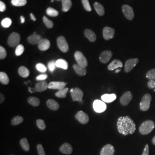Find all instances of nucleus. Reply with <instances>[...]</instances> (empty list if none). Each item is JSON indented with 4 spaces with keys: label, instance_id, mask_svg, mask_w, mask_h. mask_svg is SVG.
<instances>
[{
    "label": "nucleus",
    "instance_id": "f257e3e1",
    "mask_svg": "<svg viewBox=\"0 0 155 155\" xmlns=\"http://www.w3.org/2000/svg\"><path fill=\"white\" fill-rule=\"evenodd\" d=\"M117 127L118 132L124 136L132 134L136 129L133 120L128 116L119 117L117 120Z\"/></svg>",
    "mask_w": 155,
    "mask_h": 155
},
{
    "label": "nucleus",
    "instance_id": "f03ea898",
    "mask_svg": "<svg viewBox=\"0 0 155 155\" xmlns=\"http://www.w3.org/2000/svg\"><path fill=\"white\" fill-rule=\"evenodd\" d=\"M155 122L151 120H147L143 122L139 127V132L141 134L147 135L155 129Z\"/></svg>",
    "mask_w": 155,
    "mask_h": 155
},
{
    "label": "nucleus",
    "instance_id": "7ed1b4c3",
    "mask_svg": "<svg viewBox=\"0 0 155 155\" xmlns=\"http://www.w3.org/2000/svg\"><path fill=\"white\" fill-rule=\"evenodd\" d=\"M152 97L150 94H145L143 97L140 104V109L141 111H146L150 109Z\"/></svg>",
    "mask_w": 155,
    "mask_h": 155
},
{
    "label": "nucleus",
    "instance_id": "20e7f679",
    "mask_svg": "<svg viewBox=\"0 0 155 155\" xmlns=\"http://www.w3.org/2000/svg\"><path fill=\"white\" fill-rule=\"evenodd\" d=\"M74 58L75 59V61L77 62L78 65L81 66L83 67L84 68H86L88 65V62L84 56L82 52L81 51H76L74 54Z\"/></svg>",
    "mask_w": 155,
    "mask_h": 155
},
{
    "label": "nucleus",
    "instance_id": "39448f33",
    "mask_svg": "<svg viewBox=\"0 0 155 155\" xmlns=\"http://www.w3.org/2000/svg\"><path fill=\"white\" fill-rule=\"evenodd\" d=\"M20 40L21 38L19 33L13 32L9 35L8 39V44L11 47H15L19 45Z\"/></svg>",
    "mask_w": 155,
    "mask_h": 155
},
{
    "label": "nucleus",
    "instance_id": "423d86ee",
    "mask_svg": "<svg viewBox=\"0 0 155 155\" xmlns=\"http://www.w3.org/2000/svg\"><path fill=\"white\" fill-rule=\"evenodd\" d=\"M57 45L60 50L64 53L67 52L69 50L68 45L65 38L63 36H59L57 39Z\"/></svg>",
    "mask_w": 155,
    "mask_h": 155
},
{
    "label": "nucleus",
    "instance_id": "0eeeda50",
    "mask_svg": "<svg viewBox=\"0 0 155 155\" xmlns=\"http://www.w3.org/2000/svg\"><path fill=\"white\" fill-rule=\"evenodd\" d=\"M107 106L105 103L101 100H95L93 102V109L96 113H101L106 110Z\"/></svg>",
    "mask_w": 155,
    "mask_h": 155
},
{
    "label": "nucleus",
    "instance_id": "6e6552de",
    "mask_svg": "<svg viewBox=\"0 0 155 155\" xmlns=\"http://www.w3.org/2000/svg\"><path fill=\"white\" fill-rule=\"evenodd\" d=\"M122 12L124 16L129 20H132L134 16L133 9L131 6L128 5H124L122 6Z\"/></svg>",
    "mask_w": 155,
    "mask_h": 155
},
{
    "label": "nucleus",
    "instance_id": "1a4fd4ad",
    "mask_svg": "<svg viewBox=\"0 0 155 155\" xmlns=\"http://www.w3.org/2000/svg\"><path fill=\"white\" fill-rule=\"evenodd\" d=\"M139 59L137 58L128 59L125 62V71L126 72H130L134 68V67L137 65V64L139 63Z\"/></svg>",
    "mask_w": 155,
    "mask_h": 155
},
{
    "label": "nucleus",
    "instance_id": "9d476101",
    "mask_svg": "<svg viewBox=\"0 0 155 155\" xmlns=\"http://www.w3.org/2000/svg\"><path fill=\"white\" fill-rule=\"evenodd\" d=\"M75 118L82 124H86L89 121V116L83 111H79L75 116Z\"/></svg>",
    "mask_w": 155,
    "mask_h": 155
},
{
    "label": "nucleus",
    "instance_id": "9b49d317",
    "mask_svg": "<svg viewBox=\"0 0 155 155\" xmlns=\"http://www.w3.org/2000/svg\"><path fill=\"white\" fill-rule=\"evenodd\" d=\"M71 95L73 101H82L83 97V92L78 87L74 88V90L71 93Z\"/></svg>",
    "mask_w": 155,
    "mask_h": 155
},
{
    "label": "nucleus",
    "instance_id": "f8f14e48",
    "mask_svg": "<svg viewBox=\"0 0 155 155\" xmlns=\"http://www.w3.org/2000/svg\"><path fill=\"white\" fill-rule=\"evenodd\" d=\"M133 98V95L131 92L126 91L120 98V103L122 105L127 106L130 103Z\"/></svg>",
    "mask_w": 155,
    "mask_h": 155
},
{
    "label": "nucleus",
    "instance_id": "ddd939ff",
    "mask_svg": "<svg viewBox=\"0 0 155 155\" xmlns=\"http://www.w3.org/2000/svg\"><path fill=\"white\" fill-rule=\"evenodd\" d=\"M103 37L106 40H109L113 39L114 36L115 31L113 28L105 27L103 29Z\"/></svg>",
    "mask_w": 155,
    "mask_h": 155
},
{
    "label": "nucleus",
    "instance_id": "4468645a",
    "mask_svg": "<svg viewBox=\"0 0 155 155\" xmlns=\"http://www.w3.org/2000/svg\"><path fill=\"white\" fill-rule=\"evenodd\" d=\"M114 147L111 144H107L102 148L100 155H114Z\"/></svg>",
    "mask_w": 155,
    "mask_h": 155
},
{
    "label": "nucleus",
    "instance_id": "2eb2a0df",
    "mask_svg": "<svg viewBox=\"0 0 155 155\" xmlns=\"http://www.w3.org/2000/svg\"><path fill=\"white\" fill-rule=\"evenodd\" d=\"M113 55L111 51H105L102 52L100 56V61L102 63H107L110 61Z\"/></svg>",
    "mask_w": 155,
    "mask_h": 155
},
{
    "label": "nucleus",
    "instance_id": "dca6fc26",
    "mask_svg": "<svg viewBox=\"0 0 155 155\" xmlns=\"http://www.w3.org/2000/svg\"><path fill=\"white\" fill-rule=\"evenodd\" d=\"M66 84L64 82H51L48 83V89L59 90L66 87Z\"/></svg>",
    "mask_w": 155,
    "mask_h": 155
},
{
    "label": "nucleus",
    "instance_id": "f3484780",
    "mask_svg": "<svg viewBox=\"0 0 155 155\" xmlns=\"http://www.w3.org/2000/svg\"><path fill=\"white\" fill-rule=\"evenodd\" d=\"M43 39L40 35H38L36 32L29 36L27 38L28 42L32 45H38L40 41Z\"/></svg>",
    "mask_w": 155,
    "mask_h": 155
},
{
    "label": "nucleus",
    "instance_id": "a211bd4d",
    "mask_svg": "<svg viewBox=\"0 0 155 155\" xmlns=\"http://www.w3.org/2000/svg\"><path fill=\"white\" fill-rule=\"evenodd\" d=\"M48 88V83L46 81H40L35 84V90L37 92H43Z\"/></svg>",
    "mask_w": 155,
    "mask_h": 155
},
{
    "label": "nucleus",
    "instance_id": "6ab92c4d",
    "mask_svg": "<svg viewBox=\"0 0 155 155\" xmlns=\"http://www.w3.org/2000/svg\"><path fill=\"white\" fill-rule=\"evenodd\" d=\"M38 48L40 50L42 51H45L50 48V41L49 40L47 39H42L38 44Z\"/></svg>",
    "mask_w": 155,
    "mask_h": 155
},
{
    "label": "nucleus",
    "instance_id": "aec40b11",
    "mask_svg": "<svg viewBox=\"0 0 155 155\" xmlns=\"http://www.w3.org/2000/svg\"><path fill=\"white\" fill-rule=\"evenodd\" d=\"M59 151L66 155H70L72 152V147L69 143H64L59 148Z\"/></svg>",
    "mask_w": 155,
    "mask_h": 155
},
{
    "label": "nucleus",
    "instance_id": "412c9836",
    "mask_svg": "<svg viewBox=\"0 0 155 155\" xmlns=\"http://www.w3.org/2000/svg\"><path fill=\"white\" fill-rule=\"evenodd\" d=\"M122 67H123V64L122 61L118 59H115L111 62L109 65L107 67V68L110 71H113L116 69H118V68H121Z\"/></svg>",
    "mask_w": 155,
    "mask_h": 155
},
{
    "label": "nucleus",
    "instance_id": "4be33fe9",
    "mask_svg": "<svg viewBox=\"0 0 155 155\" xmlns=\"http://www.w3.org/2000/svg\"><path fill=\"white\" fill-rule=\"evenodd\" d=\"M84 34L85 37L88 39L91 42L95 41L97 39V36L92 30L86 29L84 32Z\"/></svg>",
    "mask_w": 155,
    "mask_h": 155
},
{
    "label": "nucleus",
    "instance_id": "5701e85b",
    "mask_svg": "<svg viewBox=\"0 0 155 155\" xmlns=\"http://www.w3.org/2000/svg\"><path fill=\"white\" fill-rule=\"evenodd\" d=\"M117 98V95L115 94H106L102 95L101 99L105 103H111L115 101Z\"/></svg>",
    "mask_w": 155,
    "mask_h": 155
},
{
    "label": "nucleus",
    "instance_id": "b1692460",
    "mask_svg": "<svg viewBox=\"0 0 155 155\" xmlns=\"http://www.w3.org/2000/svg\"><path fill=\"white\" fill-rule=\"evenodd\" d=\"M73 68L75 72L79 76H84L86 74V68L81 66L78 64H75L73 65Z\"/></svg>",
    "mask_w": 155,
    "mask_h": 155
},
{
    "label": "nucleus",
    "instance_id": "393cba45",
    "mask_svg": "<svg viewBox=\"0 0 155 155\" xmlns=\"http://www.w3.org/2000/svg\"><path fill=\"white\" fill-rule=\"evenodd\" d=\"M47 106L52 110H58L59 109V104L55 100L50 99L47 101Z\"/></svg>",
    "mask_w": 155,
    "mask_h": 155
},
{
    "label": "nucleus",
    "instance_id": "a878e982",
    "mask_svg": "<svg viewBox=\"0 0 155 155\" xmlns=\"http://www.w3.org/2000/svg\"><path fill=\"white\" fill-rule=\"evenodd\" d=\"M94 7L95 11L100 16H103L105 15V9L104 7L99 2H95Z\"/></svg>",
    "mask_w": 155,
    "mask_h": 155
},
{
    "label": "nucleus",
    "instance_id": "bb28decb",
    "mask_svg": "<svg viewBox=\"0 0 155 155\" xmlns=\"http://www.w3.org/2000/svg\"><path fill=\"white\" fill-rule=\"evenodd\" d=\"M61 3L62 11L64 12L68 11L72 6V2L71 0H61Z\"/></svg>",
    "mask_w": 155,
    "mask_h": 155
},
{
    "label": "nucleus",
    "instance_id": "cd10ccee",
    "mask_svg": "<svg viewBox=\"0 0 155 155\" xmlns=\"http://www.w3.org/2000/svg\"><path fill=\"white\" fill-rule=\"evenodd\" d=\"M18 73L22 78L28 77L30 74L28 68L24 66H21L19 67L18 70Z\"/></svg>",
    "mask_w": 155,
    "mask_h": 155
},
{
    "label": "nucleus",
    "instance_id": "c85d7f7f",
    "mask_svg": "<svg viewBox=\"0 0 155 155\" xmlns=\"http://www.w3.org/2000/svg\"><path fill=\"white\" fill-rule=\"evenodd\" d=\"M56 66L58 68H63L64 70H67L68 68V63L66 61L60 59L56 61Z\"/></svg>",
    "mask_w": 155,
    "mask_h": 155
},
{
    "label": "nucleus",
    "instance_id": "c756f323",
    "mask_svg": "<svg viewBox=\"0 0 155 155\" xmlns=\"http://www.w3.org/2000/svg\"><path fill=\"white\" fill-rule=\"evenodd\" d=\"M28 102L32 106L37 107L40 105V101L39 98L35 97H30L28 98Z\"/></svg>",
    "mask_w": 155,
    "mask_h": 155
},
{
    "label": "nucleus",
    "instance_id": "7c9ffc66",
    "mask_svg": "<svg viewBox=\"0 0 155 155\" xmlns=\"http://www.w3.org/2000/svg\"><path fill=\"white\" fill-rule=\"evenodd\" d=\"M0 82L2 84L5 85L9 83V79L5 72H0Z\"/></svg>",
    "mask_w": 155,
    "mask_h": 155
},
{
    "label": "nucleus",
    "instance_id": "2f4dec72",
    "mask_svg": "<svg viewBox=\"0 0 155 155\" xmlns=\"http://www.w3.org/2000/svg\"><path fill=\"white\" fill-rule=\"evenodd\" d=\"M68 91V88L64 87L63 89L59 90L55 93V96L58 98H64L66 97L67 93Z\"/></svg>",
    "mask_w": 155,
    "mask_h": 155
},
{
    "label": "nucleus",
    "instance_id": "473e14b6",
    "mask_svg": "<svg viewBox=\"0 0 155 155\" xmlns=\"http://www.w3.org/2000/svg\"><path fill=\"white\" fill-rule=\"evenodd\" d=\"M20 145H21L22 150H25V152H28L29 150L30 147H29V145L28 143L27 139H25V138L21 139L20 141Z\"/></svg>",
    "mask_w": 155,
    "mask_h": 155
},
{
    "label": "nucleus",
    "instance_id": "72a5a7b5",
    "mask_svg": "<svg viewBox=\"0 0 155 155\" xmlns=\"http://www.w3.org/2000/svg\"><path fill=\"white\" fill-rule=\"evenodd\" d=\"M24 121V119L22 117L17 116L15 117H13L11 120V124L12 125H18L19 124H20L21 123H22Z\"/></svg>",
    "mask_w": 155,
    "mask_h": 155
},
{
    "label": "nucleus",
    "instance_id": "f704fd0d",
    "mask_svg": "<svg viewBox=\"0 0 155 155\" xmlns=\"http://www.w3.org/2000/svg\"><path fill=\"white\" fill-rule=\"evenodd\" d=\"M27 0H12L11 3L13 5L16 6H22L27 4Z\"/></svg>",
    "mask_w": 155,
    "mask_h": 155
},
{
    "label": "nucleus",
    "instance_id": "c9c22d12",
    "mask_svg": "<svg viewBox=\"0 0 155 155\" xmlns=\"http://www.w3.org/2000/svg\"><path fill=\"white\" fill-rule=\"evenodd\" d=\"M47 14L51 17H57L59 15V12L52 8H48L47 11Z\"/></svg>",
    "mask_w": 155,
    "mask_h": 155
},
{
    "label": "nucleus",
    "instance_id": "e433bc0d",
    "mask_svg": "<svg viewBox=\"0 0 155 155\" xmlns=\"http://www.w3.org/2000/svg\"><path fill=\"white\" fill-rule=\"evenodd\" d=\"M12 20L10 18H5L4 19H3L1 21V25L4 27V28H9L12 25Z\"/></svg>",
    "mask_w": 155,
    "mask_h": 155
},
{
    "label": "nucleus",
    "instance_id": "4c0bfd02",
    "mask_svg": "<svg viewBox=\"0 0 155 155\" xmlns=\"http://www.w3.org/2000/svg\"><path fill=\"white\" fill-rule=\"evenodd\" d=\"M43 22L45 23V26L48 28H52L54 27V23L51 21L50 20H49L47 17L44 16L43 17Z\"/></svg>",
    "mask_w": 155,
    "mask_h": 155
},
{
    "label": "nucleus",
    "instance_id": "58836bf2",
    "mask_svg": "<svg viewBox=\"0 0 155 155\" xmlns=\"http://www.w3.org/2000/svg\"><path fill=\"white\" fill-rule=\"evenodd\" d=\"M146 78L150 80H155V68L152 69L147 72Z\"/></svg>",
    "mask_w": 155,
    "mask_h": 155
},
{
    "label": "nucleus",
    "instance_id": "ea45409f",
    "mask_svg": "<svg viewBox=\"0 0 155 155\" xmlns=\"http://www.w3.org/2000/svg\"><path fill=\"white\" fill-rule=\"evenodd\" d=\"M24 51V47L23 45H18L16 47V48L15 50V54L16 56H20L22 55Z\"/></svg>",
    "mask_w": 155,
    "mask_h": 155
},
{
    "label": "nucleus",
    "instance_id": "a19ab883",
    "mask_svg": "<svg viewBox=\"0 0 155 155\" xmlns=\"http://www.w3.org/2000/svg\"><path fill=\"white\" fill-rule=\"evenodd\" d=\"M36 125H37V127L42 130H44L46 128V125L45 124V121L41 119H38L36 121Z\"/></svg>",
    "mask_w": 155,
    "mask_h": 155
},
{
    "label": "nucleus",
    "instance_id": "79ce46f5",
    "mask_svg": "<svg viewBox=\"0 0 155 155\" xmlns=\"http://www.w3.org/2000/svg\"><path fill=\"white\" fill-rule=\"evenodd\" d=\"M82 2L83 4V8L87 12L91 11V7L89 3V0H82Z\"/></svg>",
    "mask_w": 155,
    "mask_h": 155
},
{
    "label": "nucleus",
    "instance_id": "37998d69",
    "mask_svg": "<svg viewBox=\"0 0 155 155\" xmlns=\"http://www.w3.org/2000/svg\"><path fill=\"white\" fill-rule=\"evenodd\" d=\"M36 68L38 70V71H39V72L44 73L47 71V67L42 63H38L36 65Z\"/></svg>",
    "mask_w": 155,
    "mask_h": 155
},
{
    "label": "nucleus",
    "instance_id": "c03bdc74",
    "mask_svg": "<svg viewBox=\"0 0 155 155\" xmlns=\"http://www.w3.org/2000/svg\"><path fill=\"white\" fill-rule=\"evenodd\" d=\"M6 55H7V53L5 49L2 46H0V59L1 60L4 59Z\"/></svg>",
    "mask_w": 155,
    "mask_h": 155
},
{
    "label": "nucleus",
    "instance_id": "a18cd8bd",
    "mask_svg": "<svg viewBox=\"0 0 155 155\" xmlns=\"http://www.w3.org/2000/svg\"><path fill=\"white\" fill-rule=\"evenodd\" d=\"M48 68H49L50 71L53 72L55 70V67H56V61H51L50 62H48Z\"/></svg>",
    "mask_w": 155,
    "mask_h": 155
},
{
    "label": "nucleus",
    "instance_id": "49530a36",
    "mask_svg": "<svg viewBox=\"0 0 155 155\" xmlns=\"http://www.w3.org/2000/svg\"><path fill=\"white\" fill-rule=\"evenodd\" d=\"M37 150L39 155H45V150L43 148V145L41 144H38L37 145Z\"/></svg>",
    "mask_w": 155,
    "mask_h": 155
},
{
    "label": "nucleus",
    "instance_id": "de8ad7c7",
    "mask_svg": "<svg viewBox=\"0 0 155 155\" xmlns=\"http://www.w3.org/2000/svg\"><path fill=\"white\" fill-rule=\"evenodd\" d=\"M48 77L47 75V74H41L40 75H38V77H36V79L38 81H45L47 78Z\"/></svg>",
    "mask_w": 155,
    "mask_h": 155
},
{
    "label": "nucleus",
    "instance_id": "09e8293b",
    "mask_svg": "<svg viewBox=\"0 0 155 155\" xmlns=\"http://www.w3.org/2000/svg\"><path fill=\"white\" fill-rule=\"evenodd\" d=\"M148 87L150 89H155V80H150L148 82Z\"/></svg>",
    "mask_w": 155,
    "mask_h": 155
},
{
    "label": "nucleus",
    "instance_id": "8fccbe9b",
    "mask_svg": "<svg viewBox=\"0 0 155 155\" xmlns=\"http://www.w3.org/2000/svg\"><path fill=\"white\" fill-rule=\"evenodd\" d=\"M149 154H150L149 145H148V144H147V145L145 146L144 151H143V153L142 155H149Z\"/></svg>",
    "mask_w": 155,
    "mask_h": 155
},
{
    "label": "nucleus",
    "instance_id": "3c124183",
    "mask_svg": "<svg viewBox=\"0 0 155 155\" xmlns=\"http://www.w3.org/2000/svg\"><path fill=\"white\" fill-rule=\"evenodd\" d=\"M6 9V7L5 3L2 1H0V11L1 12H4L5 11Z\"/></svg>",
    "mask_w": 155,
    "mask_h": 155
},
{
    "label": "nucleus",
    "instance_id": "603ef678",
    "mask_svg": "<svg viewBox=\"0 0 155 155\" xmlns=\"http://www.w3.org/2000/svg\"><path fill=\"white\" fill-rule=\"evenodd\" d=\"M5 98L4 95L3 94H2V93H1V94H0V103H1V104L3 103V102H4Z\"/></svg>",
    "mask_w": 155,
    "mask_h": 155
},
{
    "label": "nucleus",
    "instance_id": "864d4df0",
    "mask_svg": "<svg viewBox=\"0 0 155 155\" xmlns=\"http://www.w3.org/2000/svg\"><path fill=\"white\" fill-rule=\"evenodd\" d=\"M30 17H31V18L33 20V21H36V18L35 16L33 15V13H30Z\"/></svg>",
    "mask_w": 155,
    "mask_h": 155
},
{
    "label": "nucleus",
    "instance_id": "5fc2aeb1",
    "mask_svg": "<svg viewBox=\"0 0 155 155\" xmlns=\"http://www.w3.org/2000/svg\"><path fill=\"white\" fill-rule=\"evenodd\" d=\"M20 20H21V22L22 24H23L24 22H25V18L24 17V16H21L20 17Z\"/></svg>",
    "mask_w": 155,
    "mask_h": 155
},
{
    "label": "nucleus",
    "instance_id": "6e6d98bb",
    "mask_svg": "<svg viewBox=\"0 0 155 155\" xmlns=\"http://www.w3.org/2000/svg\"><path fill=\"white\" fill-rule=\"evenodd\" d=\"M152 142L153 144L155 145V136H154V137H153V138L152 139Z\"/></svg>",
    "mask_w": 155,
    "mask_h": 155
},
{
    "label": "nucleus",
    "instance_id": "4d7b16f0",
    "mask_svg": "<svg viewBox=\"0 0 155 155\" xmlns=\"http://www.w3.org/2000/svg\"><path fill=\"white\" fill-rule=\"evenodd\" d=\"M120 71H121V69L119 68V69H117L115 72H116V73H118V72H120Z\"/></svg>",
    "mask_w": 155,
    "mask_h": 155
},
{
    "label": "nucleus",
    "instance_id": "13d9d810",
    "mask_svg": "<svg viewBox=\"0 0 155 155\" xmlns=\"http://www.w3.org/2000/svg\"><path fill=\"white\" fill-rule=\"evenodd\" d=\"M54 0H52V1H51V2H54Z\"/></svg>",
    "mask_w": 155,
    "mask_h": 155
},
{
    "label": "nucleus",
    "instance_id": "bf43d9fd",
    "mask_svg": "<svg viewBox=\"0 0 155 155\" xmlns=\"http://www.w3.org/2000/svg\"><path fill=\"white\" fill-rule=\"evenodd\" d=\"M58 1H59V0H58Z\"/></svg>",
    "mask_w": 155,
    "mask_h": 155
}]
</instances>
